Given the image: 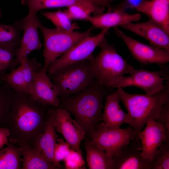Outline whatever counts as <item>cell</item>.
Masks as SVG:
<instances>
[{"label": "cell", "mask_w": 169, "mask_h": 169, "mask_svg": "<svg viewBox=\"0 0 169 169\" xmlns=\"http://www.w3.org/2000/svg\"><path fill=\"white\" fill-rule=\"evenodd\" d=\"M47 105L35 101L28 93L13 89L7 127L9 141L33 147L48 118Z\"/></svg>", "instance_id": "cell-1"}, {"label": "cell", "mask_w": 169, "mask_h": 169, "mask_svg": "<svg viewBox=\"0 0 169 169\" xmlns=\"http://www.w3.org/2000/svg\"><path fill=\"white\" fill-rule=\"evenodd\" d=\"M114 89L104 86L96 80L80 92L59 98L58 107L64 109L72 114L86 135L90 137L102 120L103 101Z\"/></svg>", "instance_id": "cell-2"}, {"label": "cell", "mask_w": 169, "mask_h": 169, "mask_svg": "<svg viewBox=\"0 0 169 169\" xmlns=\"http://www.w3.org/2000/svg\"><path fill=\"white\" fill-rule=\"evenodd\" d=\"M115 90L128 111L130 125L138 134L148 120L158 118L162 106L169 102V79L163 90L151 95L130 94L120 88Z\"/></svg>", "instance_id": "cell-3"}, {"label": "cell", "mask_w": 169, "mask_h": 169, "mask_svg": "<svg viewBox=\"0 0 169 169\" xmlns=\"http://www.w3.org/2000/svg\"><path fill=\"white\" fill-rule=\"evenodd\" d=\"M98 46L100 52L90 60L93 71L100 84L115 89L119 80L135 68L117 53L105 37Z\"/></svg>", "instance_id": "cell-4"}, {"label": "cell", "mask_w": 169, "mask_h": 169, "mask_svg": "<svg viewBox=\"0 0 169 169\" xmlns=\"http://www.w3.org/2000/svg\"><path fill=\"white\" fill-rule=\"evenodd\" d=\"M46 74L57 88L59 98L80 92L96 80L89 60L70 64L54 72Z\"/></svg>", "instance_id": "cell-5"}, {"label": "cell", "mask_w": 169, "mask_h": 169, "mask_svg": "<svg viewBox=\"0 0 169 169\" xmlns=\"http://www.w3.org/2000/svg\"><path fill=\"white\" fill-rule=\"evenodd\" d=\"M38 28L44 39L43 55L44 62L40 71L46 73L52 62L74 45L90 36L93 27L83 32L69 31L56 28H49L40 22Z\"/></svg>", "instance_id": "cell-6"}, {"label": "cell", "mask_w": 169, "mask_h": 169, "mask_svg": "<svg viewBox=\"0 0 169 169\" xmlns=\"http://www.w3.org/2000/svg\"><path fill=\"white\" fill-rule=\"evenodd\" d=\"M135 134L131 126L124 129L111 128L106 126L103 122L98 124L90 137L94 144L113 157L129 144Z\"/></svg>", "instance_id": "cell-7"}, {"label": "cell", "mask_w": 169, "mask_h": 169, "mask_svg": "<svg viewBox=\"0 0 169 169\" xmlns=\"http://www.w3.org/2000/svg\"><path fill=\"white\" fill-rule=\"evenodd\" d=\"M109 30L101 29L97 34L88 37L74 45L52 62L47 72L52 73L69 64L90 60L94 56V51L105 37Z\"/></svg>", "instance_id": "cell-8"}, {"label": "cell", "mask_w": 169, "mask_h": 169, "mask_svg": "<svg viewBox=\"0 0 169 169\" xmlns=\"http://www.w3.org/2000/svg\"><path fill=\"white\" fill-rule=\"evenodd\" d=\"M128 76L122 77L116 83L115 88L131 86L139 87L146 94L151 95L163 90L165 85L164 82L169 79V75L163 69L157 71L144 69H134Z\"/></svg>", "instance_id": "cell-9"}, {"label": "cell", "mask_w": 169, "mask_h": 169, "mask_svg": "<svg viewBox=\"0 0 169 169\" xmlns=\"http://www.w3.org/2000/svg\"><path fill=\"white\" fill-rule=\"evenodd\" d=\"M115 34L124 42L133 57L143 65L163 64L169 61V51L147 45L128 36L118 27L114 28Z\"/></svg>", "instance_id": "cell-10"}, {"label": "cell", "mask_w": 169, "mask_h": 169, "mask_svg": "<svg viewBox=\"0 0 169 169\" xmlns=\"http://www.w3.org/2000/svg\"><path fill=\"white\" fill-rule=\"evenodd\" d=\"M21 20L23 34L20 45L17 51L15 59L11 71L19 65L30 53L34 50H39L43 47L38 32L40 22L37 14L28 13Z\"/></svg>", "instance_id": "cell-11"}, {"label": "cell", "mask_w": 169, "mask_h": 169, "mask_svg": "<svg viewBox=\"0 0 169 169\" xmlns=\"http://www.w3.org/2000/svg\"><path fill=\"white\" fill-rule=\"evenodd\" d=\"M55 108L54 123L56 131L62 135L71 148L82 153L80 146L86 136L85 132L67 110Z\"/></svg>", "instance_id": "cell-12"}, {"label": "cell", "mask_w": 169, "mask_h": 169, "mask_svg": "<svg viewBox=\"0 0 169 169\" xmlns=\"http://www.w3.org/2000/svg\"><path fill=\"white\" fill-rule=\"evenodd\" d=\"M141 144L136 133L130 143L112 157L111 169H151V161L143 159Z\"/></svg>", "instance_id": "cell-13"}, {"label": "cell", "mask_w": 169, "mask_h": 169, "mask_svg": "<svg viewBox=\"0 0 169 169\" xmlns=\"http://www.w3.org/2000/svg\"><path fill=\"white\" fill-rule=\"evenodd\" d=\"M142 22H130L120 27L147 40L150 45L169 51V34L148 18Z\"/></svg>", "instance_id": "cell-14"}, {"label": "cell", "mask_w": 169, "mask_h": 169, "mask_svg": "<svg viewBox=\"0 0 169 169\" xmlns=\"http://www.w3.org/2000/svg\"><path fill=\"white\" fill-rule=\"evenodd\" d=\"M28 94L41 104L58 108L60 104L59 90L47 74L40 71L36 72L28 89Z\"/></svg>", "instance_id": "cell-15"}, {"label": "cell", "mask_w": 169, "mask_h": 169, "mask_svg": "<svg viewBox=\"0 0 169 169\" xmlns=\"http://www.w3.org/2000/svg\"><path fill=\"white\" fill-rule=\"evenodd\" d=\"M141 144V155L145 160L151 161L158 148L169 138L162 126L155 120L150 119L143 130L138 134Z\"/></svg>", "instance_id": "cell-16"}, {"label": "cell", "mask_w": 169, "mask_h": 169, "mask_svg": "<svg viewBox=\"0 0 169 169\" xmlns=\"http://www.w3.org/2000/svg\"><path fill=\"white\" fill-rule=\"evenodd\" d=\"M55 109H48L43 131L32 147L53 165L54 149L59 138L54 123Z\"/></svg>", "instance_id": "cell-17"}, {"label": "cell", "mask_w": 169, "mask_h": 169, "mask_svg": "<svg viewBox=\"0 0 169 169\" xmlns=\"http://www.w3.org/2000/svg\"><path fill=\"white\" fill-rule=\"evenodd\" d=\"M108 8L107 13L90 15L85 21L89 22L96 28L109 29L127 23L137 22L141 18V14L139 13H129L111 6Z\"/></svg>", "instance_id": "cell-18"}, {"label": "cell", "mask_w": 169, "mask_h": 169, "mask_svg": "<svg viewBox=\"0 0 169 169\" xmlns=\"http://www.w3.org/2000/svg\"><path fill=\"white\" fill-rule=\"evenodd\" d=\"M120 101L115 90L105 98L101 119L105 125L109 128H119L123 124H130L129 115L121 109L119 104Z\"/></svg>", "instance_id": "cell-19"}, {"label": "cell", "mask_w": 169, "mask_h": 169, "mask_svg": "<svg viewBox=\"0 0 169 169\" xmlns=\"http://www.w3.org/2000/svg\"><path fill=\"white\" fill-rule=\"evenodd\" d=\"M134 9L146 15L169 34V0H146Z\"/></svg>", "instance_id": "cell-20"}, {"label": "cell", "mask_w": 169, "mask_h": 169, "mask_svg": "<svg viewBox=\"0 0 169 169\" xmlns=\"http://www.w3.org/2000/svg\"><path fill=\"white\" fill-rule=\"evenodd\" d=\"M86 161L90 169H111L112 157L94 144L90 139L84 144Z\"/></svg>", "instance_id": "cell-21"}, {"label": "cell", "mask_w": 169, "mask_h": 169, "mask_svg": "<svg viewBox=\"0 0 169 169\" xmlns=\"http://www.w3.org/2000/svg\"><path fill=\"white\" fill-rule=\"evenodd\" d=\"M99 0H22L21 3L26 6L29 13L37 14V12L43 9L68 7L80 3H89L98 5Z\"/></svg>", "instance_id": "cell-22"}, {"label": "cell", "mask_w": 169, "mask_h": 169, "mask_svg": "<svg viewBox=\"0 0 169 169\" xmlns=\"http://www.w3.org/2000/svg\"><path fill=\"white\" fill-rule=\"evenodd\" d=\"M17 144L22 152V169H57L32 147L23 143Z\"/></svg>", "instance_id": "cell-23"}, {"label": "cell", "mask_w": 169, "mask_h": 169, "mask_svg": "<svg viewBox=\"0 0 169 169\" xmlns=\"http://www.w3.org/2000/svg\"><path fill=\"white\" fill-rule=\"evenodd\" d=\"M0 150V169H22V152L20 146L11 140Z\"/></svg>", "instance_id": "cell-24"}, {"label": "cell", "mask_w": 169, "mask_h": 169, "mask_svg": "<svg viewBox=\"0 0 169 169\" xmlns=\"http://www.w3.org/2000/svg\"><path fill=\"white\" fill-rule=\"evenodd\" d=\"M23 28L21 20H17L9 25L0 24V45L18 48Z\"/></svg>", "instance_id": "cell-25"}, {"label": "cell", "mask_w": 169, "mask_h": 169, "mask_svg": "<svg viewBox=\"0 0 169 169\" xmlns=\"http://www.w3.org/2000/svg\"><path fill=\"white\" fill-rule=\"evenodd\" d=\"M64 11L71 20H85L91 14L97 15L104 13L105 7L89 3L77 4L67 7Z\"/></svg>", "instance_id": "cell-26"}, {"label": "cell", "mask_w": 169, "mask_h": 169, "mask_svg": "<svg viewBox=\"0 0 169 169\" xmlns=\"http://www.w3.org/2000/svg\"><path fill=\"white\" fill-rule=\"evenodd\" d=\"M0 82V127H7L13 89L1 81Z\"/></svg>", "instance_id": "cell-27"}, {"label": "cell", "mask_w": 169, "mask_h": 169, "mask_svg": "<svg viewBox=\"0 0 169 169\" xmlns=\"http://www.w3.org/2000/svg\"><path fill=\"white\" fill-rule=\"evenodd\" d=\"M0 80L14 90L27 93L24 73L21 64L10 72L1 76Z\"/></svg>", "instance_id": "cell-28"}, {"label": "cell", "mask_w": 169, "mask_h": 169, "mask_svg": "<svg viewBox=\"0 0 169 169\" xmlns=\"http://www.w3.org/2000/svg\"><path fill=\"white\" fill-rule=\"evenodd\" d=\"M43 15L50 20L56 28L72 31L79 28L77 23H71V19L64 10L45 12L43 13Z\"/></svg>", "instance_id": "cell-29"}, {"label": "cell", "mask_w": 169, "mask_h": 169, "mask_svg": "<svg viewBox=\"0 0 169 169\" xmlns=\"http://www.w3.org/2000/svg\"><path fill=\"white\" fill-rule=\"evenodd\" d=\"M18 48L0 45V77L8 69L12 70Z\"/></svg>", "instance_id": "cell-30"}, {"label": "cell", "mask_w": 169, "mask_h": 169, "mask_svg": "<svg viewBox=\"0 0 169 169\" xmlns=\"http://www.w3.org/2000/svg\"><path fill=\"white\" fill-rule=\"evenodd\" d=\"M151 169H169V140L158 148L151 161Z\"/></svg>", "instance_id": "cell-31"}, {"label": "cell", "mask_w": 169, "mask_h": 169, "mask_svg": "<svg viewBox=\"0 0 169 169\" xmlns=\"http://www.w3.org/2000/svg\"><path fill=\"white\" fill-rule=\"evenodd\" d=\"M71 148L69 144L62 138H58L53 153V165L57 168H62L59 162L63 161L69 154Z\"/></svg>", "instance_id": "cell-32"}, {"label": "cell", "mask_w": 169, "mask_h": 169, "mask_svg": "<svg viewBox=\"0 0 169 169\" xmlns=\"http://www.w3.org/2000/svg\"><path fill=\"white\" fill-rule=\"evenodd\" d=\"M81 152L71 148L67 157L63 161L66 169H84L85 162Z\"/></svg>", "instance_id": "cell-33"}, {"label": "cell", "mask_w": 169, "mask_h": 169, "mask_svg": "<svg viewBox=\"0 0 169 169\" xmlns=\"http://www.w3.org/2000/svg\"><path fill=\"white\" fill-rule=\"evenodd\" d=\"M155 120L162 126L169 138V102L162 106L159 115Z\"/></svg>", "instance_id": "cell-34"}, {"label": "cell", "mask_w": 169, "mask_h": 169, "mask_svg": "<svg viewBox=\"0 0 169 169\" xmlns=\"http://www.w3.org/2000/svg\"><path fill=\"white\" fill-rule=\"evenodd\" d=\"M10 135L7 127H0V150L5 145L9 144L8 137Z\"/></svg>", "instance_id": "cell-35"}]
</instances>
